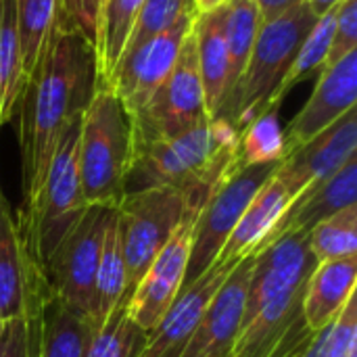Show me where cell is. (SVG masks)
Masks as SVG:
<instances>
[{
	"mask_svg": "<svg viewBox=\"0 0 357 357\" xmlns=\"http://www.w3.org/2000/svg\"><path fill=\"white\" fill-rule=\"evenodd\" d=\"M357 50V0H343L337 6L335 31L324 69Z\"/></svg>",
	"mask_w": 357,
	"mask_h": 357,
	"instance_id": "obj_33",
	"label": "cell"
},
{
	"mask_svg": "<svg viewBox=\"0 0 357 357\" xmlns=\"http://www.w3.org/2000/svg\"><path fill=\"white\" fill-rule=\"evenodd\" d=\"M188 13H195L192 0H144L138 10L134 29L128 38L123 54L138 48L142 42L163 33L165 29H169L178 19H182Z\"/></svg>",
	"mask_w": 357,
	"mask_h": 357,
	"instance_id": "obj_31",
	"label": "cell"
},
{
	"mask_svg": "<svg viewBox=\"0 0 357 357\" xmlns=\"http://www.w3.org/2000/svg\"><path fill=\"white\" fill-rule=\"evenodd\" d=\"M132 161V117L113 90L98 88L79 126V180L86 205L119 207Z\"/></svg>",
	"mask_w": 357,
	"mask_h": 357,
	"instance_id": "obj_3",
	"label": "cell"
},
{
	"mask_svg": "<svg viewBox=\"0 0 357 357\" xmlns=\"http://www.w3.org/2000/svg\"><path fill=\"white\" fill-rule=\"evenodd\" d=\"M335 19H337V8L328 10L326 15L318 17L314 27L310 29L307 38L303 40L284 82L280 84L276 96H274V107H280L284 96L305 77L320 73L324 69V63L328 59L331 42H333V31H335Z\"/></svg>",
	"mask_w": 357,
	"mask_h": 357,
	"instance_id": "obj_29",
	"label": "cell"
},
{
	"mask_svg": "<svg viewBox=\"0 0 357 357\" xmlns=\"http://www.w3.org/2000/svg\"><path fill=\"white\" fill-rule=\"evenodd\" d=\"M303 2L310 6V10H312L316 17H322V15H326L328 10L337 8L343 0H303Z\"/></svg>",
	"mask_w": 357,
	"mask_h": 357,
	"instance_id": "obj_35",
	"label": "cell"
},
{
	"mask_svg": "<svg viewBox=\"0 0 357 357\" xmlns=\"http://www.w3.org/2000/svg\"><path fill=\"white\" fill-rule=\"evenodd\" d=\"M357 255L322 261L307 278L303 293V318L312 333L331 324L356 295Z\"/></svg>",
	"mask_w": 357,
	"mask_h": 357,
	"instance_id": "obj_18",
	"label": "cell"
},
{
	"mask_svg": "<svg viewBox=\"0 0 357 357\" xmlns=\"http://www.w3.org/2000/svg\"><path fill=\"white\" fill-rule=\"evenodd\" d=\"M144 0H105L100 19V40L96 50L98 61V88L105 86L115 71L128 38L134 29L138 10Z\"/></svg>",
	"mask_w": 357,
	"mask_h": 357,
	"instance_id": "obj_24",
	"label": "cell"
},
{
	"mask_svg": "<svg viewBox=\"0 0 357 357\" xmlns=\"http://www.w3.org/2000/svg\"><path fill=\"white\" fill-rule=\"evenodd\" d=\"M310 253L318 264L357 255V205L322 220L307 232Z\"/></svg>",
	"mask_w": 357,
	"mask_h": 357,
	"instance_id": "obj_30",
	"label": "cell"
},
{
	"mask_svg": "<svg viewBox=\"0 0 357 357\" xmlns=\"http://www.w3.org/2000/svg\"><path fill=\"white\" fill-rule=\"evenodd\" d=\"M130 117L134 128V153L153 142L176 138L211 119L205 107L192 31L163 86Z\"/></svg>",
	"mask_w": 357,
	"mask_h": 357,
	"instance_id": "obj_7",
	"label": "cell"
},
{
	"mask_svg": "<svg viewBox=\"0 0 357 357\" xmlns=\"http://www.w3.org/2000/svg\"><path fill=\"white\" fill-rule=\"evenodd\" d=\"M2 328H4V322L0 320V335H2Z\"/></svg>",
	"mask_w": 357,
	"mask_h": 357,
	"instance_id": "obj_37",
	"label": "cell"
},
{
	"mask_svg": "<svg viewBox=\"0 0 357 357\" xmlns=\"http://www.w3.org/2000/svg\"><path fill=\"white\" fill-rule=\"evenodd\" d=\"M284 155V132L280 128L278 109H270L259 113L238 132L234 149V167L274 163L282 161Z\"/></svg>",
	"mask_w": 357,
	"mask_h": 357,
	"instance_id": "obj_26",
	"label": "cell"
},
{
	"mask_svg": "<svg viewBox=\"0 0 357 357\" xmlns=\"http://www.w3.org/2000/svg\"><path fill=\"white\" fill-rule=\"evenodd\" d=\"M105 0H61V19L65 25L77 29L94 50L100 40V19Z\"/></svg>",
	"mask_w": 357,
	"mask_h": 357,
	"instance_id": "obj_32",
	"label": "cell"
},
{
	"mask_svg": "<svg viewBox=\"0 0 357 357\" xmlns=\"http://www.w3.org/2000/svg\"><path fill=\"white\" fill-rule=\"evenodd\" d=\"M357 157V111H347L322 134L289 153L276 172V178L297 199L303 190L328 180L349 159Z\"/></svg>",
	"mask_w": 357,
	"mask_h": 357,
	"instance_id": "obj_12",
	"label": "cell"
},
{
	"mask_svg": "<svg viewBox=\"0 0 357 357\" xmlns=\"http://www.w3.org/2000/svg\"><path fill=\"white\" fill-rule=\"evenodd\" d=\"M0 199H2V195H0Z\"/></svg>",
	"mask_w": 357,
	"mask_h": 357,
	"instance_id": "obj_38",
	"label": "cell"
},
{
	"mask_svg": "<svg viewBox=\"0 0 357 357\" xmlns=\"http://www.w3.org/2000/svg\"><path fill=\"white\" fill-rule=\"evenodd\" d=\"M128 299V280H126V261L121 251V236H119V222L117 209L113 211L102 247L98 257V268L94 276V291L90 301V320L98 326L121 301Z\"/></svg>",
	"mask_w": 357,
	"mask_h": 357,
	"instance_id": "obj_21",
	"label": "cell"
},
{
	"mask_svg": "<svg viewBox=\"0 0 357 357\" xmlns=\"http://www.w3.org/2000/svg\"><path fill=\"white\" fill-rule=\"evenodd\" d=\"M226 0H192L195 4V15H203V13H209L218 6H222Z\"/></svg>",
	"mask_w": 357,
	"mask_h": 357,
	"instance_id": "obj_36",
	"label": "cell"
},
{
	"mask_svg": "<svg viewBox=\"0 0 357 357\" xmlns=\"http://www.w3.org/2000/svg\"><path fill=\"white\" fill-rule=\"evenodd\" d=\"M59 19L61 0H15V23L23 86L40 63L46 42Z\"/></svg>",
	"mask_w": 357,
	"mask_h": 357,
	"instance_id": "obj_22",
	"label": "cell"
},
{
	"mask_svg": "<svg viewBox=\"0 0 357 357\" xmlns=\"http://www.w3.org/2000/svg\"><path fill=\"white\" fill-rule=\"evenodd\" d=\"M195 17V13L184 15L163 33L126 52L111 73L109 82L100 88L113 90L121 98L130 115L142 109L144 102L163 86V82L176 67L182 46L192 31Z\"/></svg>",
	"mask_w": 357,
	"mask_h": 357,
	"instance_id": "obj_9",
	"label": "cell"
},
{
	"mask_svg": "<svg viewBox=\"0 0 357 357\" xmlns=\"http://www.w3.org/2000/svg\"><path fill=\"white\" fill-rule=\"evenodd\" d=\"M96 90V50L77 29L59 19L17 102L21 157V211L17 218L31 211L65 128L88 109Z\"/></svg>",
	"mask_w": 357,
	"mask_h": 357,
	"instance_id": "obj_1",
	"label": "cell"
},
{
	"mask_svg": "<svg viewBox=\"0 0 357 357\" xmlns=\"http://www.w3.org/2000/svg\"><path fill=\"white\" fill-rule=\"evenodd\" d=\"M201 207L203 203L190 205L178 230L153 259V264L149 266V270L144 272V276L128 299L130 320L146 335L161 322V318L172 307L184 287L195 220Z\"/></svg>",
	"mask_w": 357,
	"mask_h": 357,
	"instance_id": "obj_10",
	"label": "cell"
},
{
	"mask_svg": "<svg viewBox=\"0 0 357 357\" xmlns=\"http://www.w3.org/2000/svg\"><path fill=\"white\" fill-rule=\"evenodd\" d=\"M144 343L146 333L130 320L126 299L98 326H94L84 357H140Z\"/></svg>",
	"mask_w": 357,
	"mask_h": 357,
	"instance_id": "obj_27",
	"label": "cell"
},
{
	"mask_svg": "<svg viewBox=\"0 0 357 357\" xmlns=\"http://www.w3.org/2000/svg\"><path fill=\"white\" fill-rule=\"evenodd\" d=\"M257 253L241 259L209 301L178 357H230L241 333L251 270Z\"/></svg>",
	"mask_w": 357,
	"mask_h": 357,
	"instance_id": "obj_11",
	"label": "cell"
},
{
	"mask_svg": "<svg viewBox=\"0 0 357 357\" xmlns=\"http://www.w3.org/2000/svg\"><path fill=\"white\" fill-rule=\"evenodd\" d=\"M316 19L318 17L310 6L299 2L276 19L266 21L257 33L241 79L213 117L230 121L241 132L259 113L278 109L274 107V96Z\"/></svg>",
	"mask_w": 357,
	"mask_h": 357,
	"instance_id": "obj_2",
	"label": "cell"
},
{
	"mask_svg": "<svg viewBox=\"0 0 357 357\" xmlns=\"http://www.w3.org/2000/svg\"><path fill=\"white\" fill-rule=\"evenodd\" d=\"M236 264L238 261L215 259L209 270H205L197 280L184 287L161 318V322L146 335L140 357H178L192 331L197 328L201 316L205 314L209 301Z\"/></svg>",
	"mask_w": 357,
	"mask_h": 357,
	"instance_id": "obj_14",
	"label": "cell"
},
{
	"mask_svg": "<svg viewBox=\"0 0 357 357\" xmlns=\"http://www.w3.org/2000/svg\"><path fill=\"white\" fill-rule=\"evenodd\" d=\"M21 56L15 0H0V128L10 119L21 96Z\"/></svg>",
	"mask_w": 357,
	"mask_h": 357,
	"instance_id": "obj_28",
	"label": "cell"
},
{
	"mask_svg": "<svg viewBox=\"0 0 357 357\" xmlns=\"http://www.w3.org/2000/svg\"><path fill=\"white\" fill-rule=\"evenodd\" d=\"M46 293H48V282L42 268H38L29 284L23 314L4 322L0 335V357H38L42 307H44Z\"/></svg>",
	"mask_w": 357,
	"mask_h": 357,
	"instance_id": "obj_23",
	"label": "cell"
},
{
	"mask_svg": "<svg viewBox=\"0 0 357 357\" xmlns=\"http://www.w3.org/2000/svg\"><path fill=\"white\" fill-rule=\"evenodd\" d=\"M349 205H357V157L349 159L328 180L303 190L289 205V209L284 211V215L272 230L268 245H272L284 234H293V232L307 234L322 220L339 213L341 209Z\"/></svg>",
	"mask_w": 357,
	"mask_h": 357,
	"instance_id": "obj_15",
	"label": "cell"
},
{
	"mask_svg": "<svg viewBox=\"0 0 357 357\" xmlns=\"http://www.w3.org/2000/svg\"><path fill=\"white\" fill-rule=\"evenodd\" d=\"M299 2H303V0H255V4H257V8H259V15H261L264 23L276 19L278 15L287 13L289 8L297 6Z\"/></svg>",
	"mask_w": 357,
	"mask_h": 357,
	"instance_id": "obj_34",
	"label": "cell"
},
{
	"mask_svg": "<svg viewBox=\"0 0 357 357\" xmlns=\"http://www.w3.org/2000/svg\"><path fill=\"white\" fill-rule=\"evenodd\" d=\"M40 266L29 253L17 215L0 199V320L6 322L25 310L31 278Z\"/></svg>",
	"mask_w": 357,
	"mask_h": 357,
	"instance_id": "obj_16",
	"label": "cell"
},
{
	"mask_svg": "<svg viewBox=\"0 0 357 357\" xmlns=\"http://www.w3.org/2000/svg\"><path fill=\"white\" fill-rule=\"evenodd\" d=\"M293 201V195L274 174V178L255 195L251 205L245 209L218 259L241 261L247 255L259 253L268 245L272 230L276 228V224Z\"/></svg>",
	"mask_w": 357,
	"mask_h": 357,
	"instance_id": "obj_17",
	"label": "cell"
},
{
	"mask_svg": "<svg viewBox=\"0 0 357 357\" xmlns=\"http://www.w3.org/2000/svg\"><path fill=\"white\" fill-rule=\"evenodd\" d=\"M94 326L86 314L56 299L48 287L42 307L38 357H84Z\"/></svg>",
	"mask_w": 357,
	"mask_h": 357,
	"instance_id": "obj_20",
	"label": "cell"
},
{
	"mask_svg": "<svg viewBox=\"0 0 357 357\" xmlns=\"http://www.w3.org/2000/svg\"><path fill=\"white\" fill-rule=\"evenodd\" d=\"M226 48H228V94L241 79L264 25L255 0H226ZM226 94V96H228ZM226 100V98H224ZM222 107V105H220Z\"/></svg>",
	"mask_w": 357,
	"mask_h": 357,
	"instance_id": "obj_25",
	"label": "cell"
},
{
	"mask_svg": "<svg viewBox=\"0 0 357 357\" xmlns=\"http://www.w3.org/2000/svg\"><path fill=\"white\" fill-rule=\"evenodd\" d=\"M197 65L205 94V107L213 117L228 94V48H226V6L197 15L192 23Z\"/></svg>",
	"mask_w": 357,
	"mask_h": 357,
	"instance_id": "obj_19",
	"label": "cell"
},
{
	"mask_svg": "<svg viewBox=\"0 0 357 357\" xmlns=\"http://www.w3.org/2000/svg\"><path fill=\"white\" fill-rule=\"evenodd\" d=\"M82 115L71 119L65 128L31 211L25 218H17L29 253L40 268L90 207L84 201L79 180Z\"/></svg>",
	"mask_w": 357,
	"mask_h": 357,
	"instance_id": "obj_4",
	"label": "cell"
},
{
	"mask_svg": "<svg viewBox=\"0 0 357 357\" xmlns=\"http://www.w3.org/2000/svg\"><path fill=\"white\" fill-rule=\"evenodd\" d=\"M278 167L280 161L234 167L213 188L195 220L184 287H188L215 264L245 209L251 205L255 195L274 178Z\"/></svg>",
	"mask_w": 357,
	"mask_h": 357,
	"instance_id": "obj_6",
	"label": "cell"
},
{
	"mask_svg": "<svg viewBox=\"0 0 357 357\" xmlns=\"http://www.w3.org/2000/svg\"><path fill=\"white\" fill-rule=\"evenodd\" d=\"M115 209L90 205L42 266L50 293L86 316L90 312L102 238Z\"/></svg>",
	"mask_w": 357,
	"mask_h": 357,
	"instance_id": "obj_8",
	"label": "cell"
},
{
	"mask_svg": "<svg viewBox=\"0 0 357 357\" xmlns=\"http://www.w3.org/2000/svg\"><path fill=\"white\" fill-rule=\"evenodd\" d=\"M192 203L184 192L165 186L144 188L123 197L117 207V222L126 261L128 299L153 259L178 230Z\"/></svg>",
	"mask_w": 357,
	"mask_h": 357,
	"instance_id": "obj_5",
	"label": "cell"
},
{
	"mask_svg": "<svg viewBox=\"0 0 357 357\" xmlns=\"http://www.w3.org/2000/svg\"><path fill=\"white\" fill-rule=\"evenodd\" d=\"M318 84L284 132L287 155L322 134L357 102V50L318 73ZM284 155V157H287Z\"/></svg>",
	"mask_w": 357,
	"mask_h": 357,
	"instance_id": "obj_13",
	"label": "cell"
}]
</instances>
